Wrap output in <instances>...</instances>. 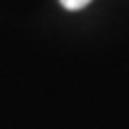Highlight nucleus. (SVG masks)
Returning <instances> with one entry per match:
<instances>
[{"instance_id":"nucleus-1","label":"nucleus","mask_w":129,"mask_h":129,"mask_svg":"<svg viewBox=\"0 0 129 129\" xmlns=\"http://www.w3.org/2000/svg\"><path fill=\"white\" fill-rule=\"evenodd\" d=\"M59 2H61V6L66 10H80V8L88 6L92 0H59Z\"/></svg>"}]
</instances>
